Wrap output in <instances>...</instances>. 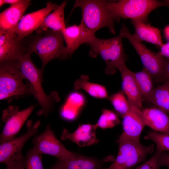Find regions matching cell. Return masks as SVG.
<instances>
[{
  "label": "cell",
  "instance_id": "30bf717a",
  "mask_svg": "<svg viewBox=\"0 0 169 169\" xmlns=\"http://www.w3.org/2000/svg\"><path fill=\"white\" fill-rule=\"evenodd\" d=\"M35 107L32 105L20 110L18 107L11 106L3 111L2 119L5 125L0 136V143L15 138Z\"/></svg>",
  "mask_w": 169,
  "mask_h": 169
},
{
  "label": "cell",
  "instance_id": "74e56055",
  "mask_svg": "<svg viewBox=\"0 0 169 169\" xmlns=\"http://www.w3.org/2000/svg\"><path fill=\"white\" fill-rule=\"evenodd\" d=\"M4 4H5L4 0H0V7H1Z\"/></svg>",
  "mask_w": 169,
  "mask_h": 169
},
{
  "label": "cell",
  "instance_id": "ffe728a7",
  "mask_svg": "<svg viewBox=\"0 0 169 169\" xmlns=\"http://www.w3.org/2000/svg\"><path fill=\"white\" fill-rule=\"evenodd\" d=\"M28 53L22 41H19L13 32L3 45L0 46V62L9 60H19Z\"/></svg>",
  "mask_w": 169,
  "mask_h": 169
},
{
  "label": "cell",
  "instance_id": "f35d334b",
  "mask_svg": "<svg viewBox=\"0 0 169 169\" xmlns=\"http://www.w3.org/2000/svg\"><path fill=\"white\" fill-rule=\"evenodd\" d=\"M165 3L167 5V7H169V0H166L164 1Z\"/></svg>",
  "mask_w": 169,
  "mask_h": 169
},
{
  "label": "cell",
  "instance_id": "ac0fdd59",
  "mask_svg": "<svg viewBox=\"0 0 169 169\" xmlns=\"http://www.w3.org/2000/svg\"><path fill=\"white\" fill-rule=\"evenodd\" d=\"M31 4L30 0H20L2 12L0 14V30L13 32Z\"/></svg>",
  "mask_w": 169,
  "mask_h": 169
},
{
  "label": "cell",
  "instance_id": "7a4b0ae2",
  "mask_svg": "<svg viewBox=\"0 0 169 169\" xmlns=\"http://www.w3.org/2000/svg\"><path fill=\"white\" fill-rule=\"evenodd\" d=\"M107 1L100 0L76 1L73 10L81 8L82 18L80 24L88 32L95 34L100 28L106 27L113 34L115 33L113 17L107 5ZM72 10V11H73Z\"/></svg>",
  "mask_w": 169,
  "mask_h": 169
},
{
  "label": "cell",
  "instance_id": "277c9868",
  "mask_svg": "<svg viewBox=\"0 0 169 169\" xmlns=\"http://www.w3.org/2000/svg\"><path fill=\"white\" fill-rule=\"evenodd\" d=\"M31 54L28 53L18 60L19 67L31 89L33 95L41 107L37 113V115L47 117L53 110L54 103L59 100V98L56 93L49 96L45 93L42 86L43 72L33 62Z\"/></svg>",
  "mask_w": 169,
  "mask_h": 169
},
{
  "label": "cell",
  "instance_id": "5bb4252c",
  "mask_svg": "<svg viewBox=\"0 0 169 169\" xmlns=\"http://www.w3.org/2000/svg\"><path fill=\"white\" fill-rule=\"evenodd\" d=\"M128 112L123 117V131L120 136L131 140L140 141L145 126L142 110L130 103Z\"/></svg>",
  "mask_w": 169,
  "mask_h": 169
},
{
  "label": "cell",
  "instance_id": "44dd1931",
  "mask_svg": "<svg viewBox=\"0 0 169 169\" xmlns=\"http://www.w3.org/2000/svg\"><path fill=\"white\" fill-rule=\"evenodd\" d=\"M134 37L140 41H145L161 47L163 44L160 31L157 28L138 20H131Z\"/></svg>",
  "mask_w": 169,
  "mask_h": 169
},
{
  "label": "cell",
  "instance_id": "9a60e30c",
  "mask_svg": "<svg viewBox=\"0 0 169 169\" xmlns=\"http://www.w3.org/2000/svg\"><path fill=\"white\" fill-rule=\"evenodd\" d=\"M96 130L94 125L80 124L72 133L69 132L66 129H64L60 139L62 140H70L81 147L91 145L99 141L96 137Z\"/></svg>",
  "mask_w": 169,
  "mask_h": 169
},
{
  "label": "cell",
  "instance_id": "4dcf8cb0",
  "mask_svg": "<svg viewBox=\"0 0 169 169\" xmlns=\"http://www.w3.org/2000/svg\"><path fill=\"white\" fill-rule=\"evenodd\" d=\"M68 102L70 105L73 106V108L79 111L84 105L85 99L83 95L79 92H74L69 97Z\"/></svg>",
  "mask_w": 169,
  "mask_h": 169
},
{
  "label": "cell",
  "instance_id": "f1b7e54d",
  "mask_svg": "<svg viewBox=\"0 0 169 169\" xmlns=\"http://www.w3.org/2000/svg\"><path fill=\"white\" fill-rule=\"evenodd\" d=\"M41 155L33 147L28 150L25 157V169H44Z\"/></svg>",
  "mask_w": 169,
  "mask_h": 169
},
{
  "label": "cell",
  "instance_id": "d6986e66",
  "mask_svg": "<svg viewBox=\"0 0 169 169\" xmlns=\"http://www.w3.org/2000/svg\"><path fill=\"white\" fill-rule=\"evenodd\" d=\"M146 125L155 132L169 135V116L158 108H147L142 110Z\"/></svg>",
  "mask_w": 169,
  "mask_h": 169
},
{
  "label": "cell",
  "instance_id": "d590c367",
  "mask_svg": "<svg viewBox=\"0 0 169 169\" xmlns=\"http://www.w3.org/2000/svg\"><path fill=\"white\" fill-rule=\"evenodd\" d=\"M4 1L5 4H9L12 5L18 3L20 0H4Z\"/></svg>",
  "mask_w": 169,
  "mask_h": 169
},
{
  "label": "cell",
  "instance_id": "9c48e42d",
  "mask_svg": "<svg viewBox=\"0 0 169 169\" xmlns=\"http://www.w3.org/2000/svg\"><path fill=\"white\" fill-rule=\"evenodd\" d=\"M32 141L34 147L40 154L52 156L58 160L72 157L76 154L67 149L56 138L49 124L43 132L36 136Z\"/></svg>",
  "mask_w": 169,
  "mask_h": 169
},
{
  "label": "cell",
  "instance_id": "8992f818",
  "mask_svg": "<svg viewBox=\"0 0 169 169\" xmlns=\"http://www.w3.org/2000/svg\"><path fill=\"white\" fill-rule=\"evenodd\" d=\"M107 6L113 17L138 20L146 23L149 14L161 6H167L164 1L156 0H120L107 1Z\"/></svg>",
  "mask_w": 169,
  "mask_h": 169
},
{
  "label": "cell",
  "instance_id": "4316f807",
  "mask_svg": "<svg viewBox=\"0 0 169 169\" xmlns=\"http://www.w3.org/2000/svg\"><path fill=\"white\" fill-rule=\"evenodd\" d=\"M120 121L117 115L113 111L107 109H102V113L94 125L96 129H103L111 128L119 124Z\"/></svg>",
  "mask_w": 169,
  "mask_h": 169
},
{
  "label": "cell",
  "instance_id": "3957f363",
  "mask_svg": "<svg viewBox=\"0 0 169 169\" xmlns=\"http://www.w3.org/2000/svg\"><path fill=\"white\" fill-rule=\"evenodd\" d=\"M25 78L19 67L18 60L0 62V99L10 102L13 98L33 95L31 89L23 80Z\"/></svg>",
  "mask_w": 169,
  "mask_h": 169
},
{
  "label": "cell",
  "instance_id": "cb8c5ba5",
  "mask_svg": "<svg viewBox=\"0 0 169 169\" xmlns=\"http://www.w3.org/2000/svg\"><path fill=\"white\" fill-rule=\"evenodd\" d=\"M147 101L169 114V80L154 88Z\"/></svg>",
  "mask_w": 169,
  "mask_h": 169
},
{
  "label": "cell",
  "instance_id": "52a82bcc",
  "mask_svg": "<svg viewBox=\"0 0 169 169\" xmlns=\"http://www.w3.org/2000/svg\"><path fill=\"white\" fill-rule=\"evenodd\" d=\"M116 141L119 146L118 153L112 163L105 169H131L152 153L155 147L154 144L145 146L140 141L120 136Z\"/></svg>",
  "mask_w": 169,
  "mask_h": 169
},
{
  "label": "cell",
  "instance_id": "7402d4cb",
  "mask_svg": "<svg viewBox=\"0 0 169 169\" xmlns=\"http://www.w3.org/2000/svg\"><path fill=\"white\" fill-rule=\"evenodd\" d=\"M67 1H64L59 7L45 18L40 27L35 31L36 33L50 29L63 31L66 27L64 20V10Z\"/></svg>",
  "mask_w": 169,
  "mask_h": 169
},
{
  "label": "cell",
  "instance_id": "e0dca14e",
  "mask_svg": "<svg viewBox=\"0 0 169 169\" xmlns=\"http://www.w3.org/2000/svg\"><path fill=\"white\" fill-rule=\"evenodd\" d=\"M122 77V91L129 102L142 110L144 100L131 71L125 65L121 64L117 67Z\"/></svg>",
  "mask_w": 169,
  "mask_h": 169
},
{
  "label": "cell",
  "instance_id": "5b68a950",
  "mask_svg": "<svg viewBox=\"0 0 169 169\" xmlns=\"http://www.w3.org/2000/svg\"><path fill=\"white\" fill-rule=\"evenodd\" d=\"M123 38L120 34L107 39L98 38L94 35L85 44L90 48L89 54L91 57L99 55L104 60L106 64L105 72L107 74H114L117 66L126 61L122 44Z\"/></svg>",
  "mask_w": 169,
  "mask_h": 169
},
{
  "label": "cell",
  "instance_id": "603a6c76",
  "mask_svg": "<svg viewBox=\"0 0 169 169\" xmlns=\"http://www.w3.org/2000/svg\"><path fill=\"white\" fill-rule=\"evenodd\" d=\"M89 80L87 76L82 75L74 82V89L76 90H83L94 98L101 99L108 98L107 90L104 86Z\"/></svg>",
  "mask_w": 169,
  "mask_h": 169
},
{
  "label": "cell",
  "instance_id": "2e32d148",
  "mask_svg": "<svg viewBox=\"0 0 169 169\" xmlns=\"http://www.w3.org/2000/svg\"><path fill=\"white\" fill-rule=\"evenodd\" d=\"M66 44L67 58L70 57L76 50L82 44H85L94 35L85 29L80 24L66 27L62 32Z\"/></svg>",
  "mask_w": 169,
  "mask_h": 169
},
{
  "label": "cell",
  "instance_id": "1f68e13d",
  "mask_svg": "<svg viewBox=\"0 0 169 169\" xmlns=\"http://www.w3.org/2000/svg\"><path fill=\"white\" fill-rule=\"evenodd\" d=\"M25 157L23 156L6 165V167L4 169H25Z\"/></svg>",
  "mask_w": 169,
  "mask_h": 169
},
{
  "label": "cell",
  "instance_id": "ba28073f",
  "mask_svg": "<svg viewBox=\"0 0 169 169\" xmlns=\"http://www.w3.org/2000/svg\"><path fill=\"white\" fill-rule=\"evenodd\" d=\"M120 34L127 38L138 54L143 65L155 79L162 74L167 59L159 53H156L148 49L130 33L126 26L122 25Z\"/></svg>",
  "mask_w": 169,
  "mask_h": 169
},
{
  "label": "cell",
  "instance_id": "f546056e",
  "mask_svg": "<svg viewBox=\"0 0 169 169\" xmlns=\"http://www.w3.org/2000/svg\"><path fill=\"white\" fill-rule=\"evenodd\" d=\"M161 151L156 149L155 153L150 159L135 169H159L161 167L159 159Z\"/></svg>",
  "mask_w": 169,
  "mask_h": 169
},
{
  "label": "cell",
  "instance_id": "4fadbf2b",
  "mask_svg": "<svg viewBox=\"0 0 169 169\" xmlns=\"http://www.w3.org/2000/svg\"><path fill=\"white\" fill-rule=\"evenodd\" d=\"M115 158L112 155L102 159L86 156L76 153L72 157L64 159L58 160L51 166L50 169H104V164L113 162Z\"/></svg>",
  "mask_w": 169,
  "mask_h": 169
},
{
  "label": "cell",
  "instance_id": "ab89813d",
  "mask_svg": "<svg viewBox=\"0 0 169 169\" xmlns=\"http://www.w3.org/2000/svg\"><path fill=\"white\" fill-rule=\"evenodd\" d=\"M62 169V168H58V169Z\"/></svg>",
  "mask_w": 169,
  "mask_h": 169
},
{
  "label": "cell",
  "instance_id": "8d00e7d4",
  "mask_svg": "<svg viewBox=\"0 0 169 169\" xmlns=\"http://www.w3.org/2000/svg\"><path fill=\"white\" fill-rule=\"evenodd\" d=\"M164 31L165 37L169 42V25L165 27Z\"/></svg>",
  "mask_w": 169,
  "mask_h": 169
},
{
  "label": "cell",
  "instance_id": "484cf974",
  "mask_svg": "<svg viewBox=\"0 0 169 169\" xmlns=\"http://www.w3.org/2000/svg\"><path fill=\"white\" fill-rule=\"evenodd\" d=\"M108 98L116 112L122 118L129 110L130 103L122 91L114 93Z\"/></svg>",
  "mask_w": 169,
  "mask_h": 169
},
{
  "label": "cell",
  "instance_id": "e575fe53",
  "mask_svg": "<svg viewBox=\"0 0 169 169\" xmlns=\"http://www.w3.org/2000/svg\"><path fill=\"white\" fill-rule=\"evenodd\" d=\"M161 55L169 60V42L163 44L161 47L160 51L158 53Z\"/></svg>",
  "mask_w": 169,
  "mask_h": 169
},
{
  "label": "cell",
  "instance_id": "8fae6325",
  "mask_svg": "<svg viewBox=\"0 0 169 169\" xmlns=\"http://www.w3.org/2000/svg\"><path fill=\"white\" fill-rule=\"evenodd\" d=\"M40 124L39 121L33 125L32 121H28L27 131L24 134L0 145V163L7 165L9 162L21 157L22 148L27 141L38 132Z\"/></svg>",
  "mask_w": 169,
  "mask_h": 169
},
{
  "label": "cell",
  "instance_id": "83f0119b",
  "mask_svg": "<svg viewBox=\"0 0 169 169\" xmlns=\"http://www.w3.org/2000/svg\"><path fill=\"white\" fill-rule=\"evenodd\" d=\"M144 138L154 142L158 150L162 151H169V135L151 131L148 132Z\"/></svg>",
  "mask_w": 169,
  "mask_h": 169
},
{
  "label": "cell",
  "instance_id": "836d02e7",
  "mask_svg": "<svg viewBox=\"0 0 169 169\" xmlns=\"http://www.w3.org/2000/svg\"><path fill=\"white\" fill-rule=\"evenodd\" d=\"M159 159L161 166H166L169 169V153L165 151H161L160 154Z\"/></svg>",
  "mask_w": 169,
  "mask_h": 169
},
{
  "label": "cell",
  "instance_id": "7c38bea8",
  "mask_svg": "<svg viewBox=\"0 0 169 169\" xmlns=\"http://www.w3.org/2000/svg\"><path fill=\"white\" fill-rule=\"evenodd\" d=\"M59 6L48 2L44 8L23 16L13 31L18 39L22 41L24 38L32 34L40 27L46 17Z\"/></svg>",
  "mask_w": 169,
  "mask_h": 169
},
{
  "label": "cell",
  "instance_id": "d4e9b609",
  "mask_svg": "<svg viewBox=\"0 0 169 169\" xmlns=\"http://www.w3.org/2000/svg\"><path fill=\"white\" fill-rule=\"evenodd\" d=\"M137 86L144 100L147 101L153 91V78L145 68L138 72H132Z\"/></svg>",
  "mask_w": 169,
  "mask_h": 169
},
{
  "label": "cell",
  "instance_id": "6da1fadb",
  "mask_svg": "<svg viewBox=\"0 0 169 169\" xmlns=\"http://www.w3.org/2000/svg\"><path fill=\"white\" fill-rule=\"evenodd\" d=\"M64 41L62 31L48 29L36 35H29L22 41L28 53H35L39 57L42 63L41 70L43 72L46 65L52 59L68 58Z\"/></svg>",
  "mask_w": 169,
  "mask_h": 169
},
{
  "label": "cell",
  "instance_id": "d6a6232c",
  "mask_svg": "<svg viewBox=\"0 0 169 169\" xmlns=\"http://www.w3.org/2000/svg\"><path fill=\"white\" fill-rule=\"evenodd\" d=\"M168 80H169V60L167 59L162 74L154 80L156 83H163Z\"/></svg>",
  "mask_w": 169,
  "mask_h": 169
}]
</instances>
